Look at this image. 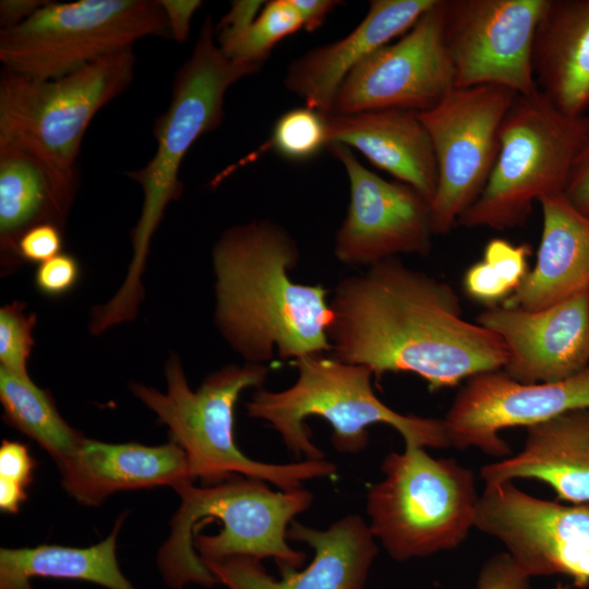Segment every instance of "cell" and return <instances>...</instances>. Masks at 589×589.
I'll return each mask as SVG.
<instances>
[{
  "mask_svg": "<svg viewBox=\"0 0 589 589\" xmlns=\"http://www.w3.org/2000/svg\"><path fill=\"white\" fill-rule=\"evenodd\" d=\"M329 305L330 356L377 378L412 373L435 392L503 369L508 359L497 335L462 317L453 287L397 257L340 279Z\"/></svg>",
  "mask_w": 589,
  "mask_h": 589,
  "instance_id": "6da1fadb",
  "label": "cell"
},
{
  "mask_svg": "<svg viewBox=\"0 0 589 589\" xmlns=\"http://www.w3.org/2000/svg\"><path fill=\"white\" fill-rule=\"evenodd\" d=\"M299 259L292 236L269 219L235 225L214 244L215 324L247 363L330 354L327 290L290 278Z\"/></svg>",
  "mask_w": 589,
  "mask_h": 589,
  "instance_id": "7a4b0ae2",
  "label": "cell"
},
{
  "mask_svg": "<svg viewBox=\"0 0 589 589\" xmlns=\"http://www.w3.org/2000/svg\"><path fill=\"white\" fill-rule=\"evenodd\" d=\"M175 490L180 506L157 556L169 587L218 584L205 560L272 557L279 570L303 565L306 555L287 543V530L293 518L311 506L310 491H273L266 481L240 474L202 488L191 480Z\"/></svg>",
  "mask_w": 589,
  "mask_h": 589,
  "instance_id": "3957f363",
  "label": "cell"
},
{
  "mask_svg": "<svg viewBox=\"0 0 589 589\" xmlns=\"http://www.w3.org/2000/svg\"><path fill=\"white\" fill-rule=\"evenodd\" d=\"M215 25L207 15L189 59L180 67L172 85L169 107L154 124L156 153L142 168L127 172L143 191L140 218L131 231L133 249L127 276L107 302L111 315L120 320L136 316L144 298L142 276L152 238L168 204L183 191L179 179L181 163L196 140L220 125L228 88L252 75L259 65L229 60L215 43Z\"/></svg>",
  "mask_w": 589,
  "mask_h": 589,
  "instance_id": "277c9868",
  "label": "cell"
},
{
  "mask_svg": "<svg viewBox=\"0 0 589 589\" xmlns=\"http://www.w3.org/2000/svg\"><path fill=\"white\" fill-rule=\"evenodd\" d=\"M271 372L266 364H230L206 376L192 390L177 356L166 363V393L131 383L132 393L153 410L170 431L171 441L185 453L192 478L207 485L240 474L269 482L281 491L302 488V482L336 473L324 459L267 464L245 456L235 441V406L240 394L262 388Z\"/></svg>",
  "mask_w": 589,
  "mask_h": 589,
  "instance_id": "5b68a950",
  "label": "cell"
},
{
  "mask_svg": "<svg viewBox=\"0 0 589 589\" xmlns=\"http://www.w3.org/2000/svg\"><path fill=\"white\" fill-rule=\"evenodd\" d=\"M291 363L298 371L297 381L279 392L256 389L247 410L249 417L267 421L297 457H324L304 422L313 416L329 422L333 446L340 453L363 450L369 443L366 429L375 423L393 426L405 444L449 446L442 419L402 414L385 405L373 390V372L369 368L330 354L302 357Z\"/></svg>",
  "mask_w": 589,
  "mask_h": 589,
  "instance_id": "8992f818",
  "label": "cell"
},
{
  "mask_svg": "<svg viewBox=\"0 0 589 589\" xmlns=\"http://www.w3.org/2000/svg\"><path fill=\"white\" fill-rule=\"evenodd\" d=\"M366 494L369 528L392 558L424 557L459 546L474 527L480 495L473 472L405 444L381 465Z\"/></svg>",
  "mask_w": 589,
  "mask_h": 589,
  "instance_id": "52a82bcc",
  "label": "cell"
},
{
  "mask_svg": "<svg viewBox=\"0 0 589 589\" xmlns=\"http://www.w3.org/2000/svg\"><path fill=\"white\" fill-rule=\"evenodd\" d=\"M589 135V117L560 110L539 89L517 95L500 130L488 182L458 224L508 229L522 225L533 203L563 194Z\"/></svg>",
  "mask_w": 589,
  "mask_h": 589,
  "instance_id": "ba28073f",
  "label": "cell"
},
{
  "mask_svg": "<svg viewBox=\"0 0 589 589\" xmlns=\"http://www.w3.org/2000/svg\"><path fill=\"white\" fill-rule=\"evenodd\" d=\"M170 35L160 0L48 1L0 29L2 69L34 80L71 74L147 36Z\"/></svg>",
  "mask_w": 589,
  "mask_h": 589,
  "instance_id": "9c48e42d",
  "label": "cell"
},
{
  "mask_svg": "<svg viewBox=\"0 0 589 589\" xmlns=\"http://www.w3.org/2000/svg\"><path fill=\"white\" fill-rule=\"evenodd\" d=\"M135 55L128 48L55 80L2 69L0 140L76 169L84 134L96 113L131 84Z\"/></svg>",
  "mask_w": 589,
  "mask_h": 589,
  "instance_id": "30bf717a",
  "label": "cell"
},
{
  "mask_svg": "<svg viewBox=\"0 0 589 589\" xmlns=\"http://www.w3.org/2000/svg\"><path fill=\"white\" fill-rule=\"evenodd\" d=\"M517 94L495 85L454 88L418 112L435 152L437 184L430 202L433 235H446L484 189L500 130Z\"/></svg>",
  "mask_w": 589,
  "mask_h": 589,
  "instance_id": "8fae6325",
  "label": "cell"
},
{
  "mask_svg": "<svg viewBox=\"0 0 589 589\" xmlns=\"http://www.w3.org/2000/svg\"><path fill=\"white\" fill-rule=\"evenodd\" d=\"M546 0H442L443 39L456 88L537 92L532 55Z\"/></svg>",
  "mask_w": 589,
  "mask_h": 589,
  "instance_id": "7c38bea8",
  "label": "cell"
},
{
  "mask_svg": "<svg viewBox=\"0 0 589 589\" xmlns=\"http://www.w3.org/2000/svg\"><path fill=\"white\" fill-rule=\"evenodd\" d=\"M474 528L502 542L528 577L564 575L589 585V503L563 505L512 481L485 483Z\"/></svg>",
  "mask_w": 589,
  "mask_h": 589,
  "instance_id": "4fadbf2b",
  "label": "cell"
},
{
  "mask_svg": "<svg viewBox=\"0 0 589 589\" xmlns=\"http://www.w3.org/2000/svg\"><path fill=\"white\" fill-rule=\"evenodd\" d=\"M455 88L443 39L442 0L397 41L369 55L345 79L332 113L389 108L422 112Z\"/></svg>",
  "mask_w": 589,
  "mask_h": 589,
  "instance_id": "5bb4252c",
  "label": "cell"
},
{
  "mask_svg": "<svg viewBox=\"0 0 589 589\" xmlns=\"http://www.w3.org/2000/svg\"><path fill=\"white\" fill-rule=\"evenodd\" d=\"M346 170L350 201L334 254L345 265L370 266L397 254L425 256L432 245L430 203L411 187L364 167L344 144L327 146Z\"/></svg>",
  "mask_w": 589,
  "mask_h": 589,
  "instance_id": "9a60e30c",
  "label": "cell"
},
{
  "mask_svg": "<svg viewBox=\"0 0 589 589\" xmlns=\"http://www.w3.org/2000/svg\"><path fill=\"white\" fill-rule=\"evenodd\" d=\"M578 409H589V365L567 378L534 384L519 383L500 369L468 378L442 420L449 446L502 457L510 454L502 430Z\"/></svg>",
  "mask_w": 589,
  "mask_h": 589,
  "instance_id": "2e32d148",
  "label": "cell"
},
{
  "mask_svg": "<svg viewBox=\"0 0 589 589\" xmlns=\"http://www.w3.org/2000/svg\"><path fill=\"white\" fill-rule=\"evenodd\" d=\"M476 323L502 339L503 371L519 383L556 382L589 365V289L542 310L486 306Z\"/></svg>",
  "mask_w": 589,
  "mask_h": 589,
  "instance_id": "e0dca14e",
  "label": "cell"
},
{
  "mask_svg": "<svg viewBox=\"0 0 589 589\" xmlns=\"http://www.w3.org/2000/svg\"><path fill=\"white\" fill-rule=\"evenodd\" d=\"M287 539L306 543L314 557L301 572L280 570V580L267 574L261 560L251 556L233 555L203 563L228 589H362L377 554L369 525L354 514L325 530L293 520Z\"/></svg>",
  "mask_w": 589,
  "mask_h": 589,
  "instance_id": "ac0fdd59",
  "label": "cell"
},
{
  "mask_svg": "<svg viewBox=\"0 0 589 589\" xmlns=\"http://www.w3.org/2000/svg\"><path fill=\"white\" fill-rule=\"evenodd\" d=\"M436 0H373L364 19L342 39L313 48L288 67L285 87L323 116L338 89L369 55L407 33Z\"/></svg>",
  "mask_w": 589,
  "mask_h": 589,
  "instance_id": "d6986e66",
  "label": "cell"
},
{
  "mask_svg": "<svg viewBox=\"0 0 589 589\" xmlns=\"http://www.w3.org/2000/svg\"><path fill=\"white\" fill-rule=\"evenodd\" d=\"M79 185V171L0 140V249L5 268L22 261L17 245L31 228L51 224L63 230Z\"/></svg>",
  "mask_w": 589,
  "mask_h": 589,
  "instance_id": "ffe728a7",
  "label": "cell"
},
{
  "mask_svg": "<svg viewBox=\"0 0 589 589\" xmlns=\"http://www.w3.org/2000/svg\"><path fill=\"white\" fill-rule=\"evenodd\" d=\"M328 145L356 148L429 203L437 184V164L430 134L413 110L389 108L325 117ZM327 145V146H328Z\"/></svg>",
  "mask_w": 589,
  "mask_h": 589,
  "instance_id": "44dd1931",
  "label": "cell"
},
{
  "mask_svg": "<svg viewBox=\"0 0 589 589\" xmlns=\"http://www.w3.org/2000/svg\"><path fill=\"white\" fill-rule=\"evenodd\" d=\"M60 471L68 494L87 506L99 505L117 491L157 485L175 489L193 479L185 453L172 441L146 446L108 444L85 437Z\"/></svg>",
  "mask_w": 589,
  "mask_h": 589,
  "instance_id": "7402d4cb",
  "label": "cell"
},
{
  "mask_svg": "<svg viewBox=\"0 0 589 589\" xmlns=\"http://www.w3.org/2000/svg\"><path fill=\"white\" fill-rule=\"evenodd\" d=\"M522 449L481 468L485 483L533 479L560 500L589 503V409L565 412L526 428Z\"/></svg>",
  "mask_w": 589,
  "mask_h": 589,
  "instance_id": "603a6c76",
  "label": "cell"
},
{
  "mask_svg": "<svg viewBox=\"0 0 589 589\" xmlns=\"http://www.w3.org/2000/svg\"><path fill=\"white\" fill-rule=\"evenodd\" d=\"M542 233L534 266L504 302L542 310L589 289V217L563 194L540 201Z\"/></svg>",
  "mask_w": 589,
  "mask_h": 589,
  "instance_id": "cb8c5ba5",
  "label": "cell"
},
{
  "mask_svg": "<svg viewBox=\"0 0 589 589\" xmlns=\"http://www.w3.org/2000/svg\"><path fill=\"white\" fill-rule=\"evenodd\" d=\"M532 64L539 91L565 113L582 116L589 107V0H546Z\"/></svg>",
  "mask_w": 589,
  "mask_h": 589,
  "instance_id": "d4e9b609",
  "label": "cell"
},
{
  "mask_svg": "<svg viewBox=\"0 0 589 589\" xmlns=\"http://www.w3.org/2000/svg\"><path fill=\"white\" fill-rule=\"evenodd\" d=\"M121 517L112 532L88 548L43 544L35 548L0 550V589H32L36 577L76 579L107 589H136L121 572L117 554V536Z\"/></svg>",
  "mask_w": 589,
  "mask_h": 589,
  "instance_id": "484cf974",
  "label": "cell"
},
{
  "mask_svg": "<svg viewBox=\"0 0 589 589\" xmlns=\"http://www.w3.org/2000/svg\"><path fill=\"white\" fill-rule=\"evenodd\" d=\"M0 401L3 419L37 442L59 469L85 438L60 416L49 392L29 378L0 366Z\"/></svg>",
  "mask_w": 589,
  "mask_h": 589,
  "instance_id": "4316f807",
  "label": "cell"
},
{
  "mask_svg": "<svg viewBox=\"0 0 589 589\" xmlns=\"http://www.w3.org/2000/svg\"><path fill=\"white\" fill-rule=\"evenodd\" d=\"M301 27V17L290 0H272L265 2L249 26L215 32V35L220 51L229 60L262 67L275 45Z\"/></svg>",
  "mask_w": 589,
  "mask_h": 589,
  "instance_id": "83f0119b",
  "label": "cell"
},
{
  "mask_svg": "<svg viewBox=\"0 0 589 589\" xmlns=\"http://www.w3.org/2000/svg\"><path fill=\"white\" fill-rule=\"evenodd\" d=\"M325 117L306 106L290 109L277 119L268 145L287 159H310L328 145Z\"/></svg>",
  "mask_w": 589,
  "mask_h": 589,
  "instance_id": "f1b7e54d",
  "label": "cell"
},
{
  "mask_svg": "<svg viewBox=\"0 0 589 589\" xmlns=\"http://www.w3.org/2000/svg\"><path fill=\"white\" fill-rule=\"evenodd\" d=\"M34 314L26 315L24 304L12 302L0 310V366L27 376L26 363L34 340Z\"/></svg>",
  "mask_w": 589,
  "mask_h": 589,
  "instance_id": "f546056e",
  "label": "cell"
},
{
  "mask_svg": "<svg viewBox=\"0 0 589 589\" xmlns=\"http://www.w3.org/2000/svg\"><path fill=\"white\" fill-rule=\"evenodd\" d=\"M35 460L27 447L4 440L0 447V508L15 514L26 498L25 488L32 482Z\"/></svg>",
  "mask_w": 589,
  "mask_h": 589,
  "instance_id": "4dcf8cb0",
  "label": "cell"
},
{
  "mask_svg": "<svg viewBox=\"0 0 589 589\" xmlns=\"http://www.w3.org/2000/svg\"><path fill=\"white\" fill-rule=\"evenodd\" d=\"M527 244H514L506 239L493 238L483 250V261L510 287L513 293L529 273Z\"/></svg>",
  "mask_w": 589,
  "mask_h": 589,
  "instance_id": "1f68e13d",
  "label": "cell"
},
{
  "mask_svg": "<svg viewBox=\"0 0 589 589\" xmlns=\"http://www.w3.org/2000/svg\"><path fill=\"white\" fill-rule=\"evenodd\" d=\"M79 277L77 260L68 253H60L38 265L35 272V285L48 297H60L73 289Z\"/></svg>",
  "mask_w": 589,
  "mask_h": 589,
  "instance_id": "d6a6232c",
  "label": "cell"
},
{
  "mask_svg": "<svg viewBox=\"0 0 589 589\" xmlns=\"http://www.w3.org/2000/svg\"><path fill=\"white\" fill-rule=\"evenodd\" d=\"M462 284L471 299L486 306L498 305L513 294L510 287L483 260L467 268Z\"/></svg>",
  "mask_w": 589,
  "mask_h": 589,
  "instance_id": "836d02e7",
  "label": "cell"
},
{
  "mask_svg": "<svg viewBox=\"0 0 589 589\" xmlns=\"http://www.w3.org/2000/svg\"><path fill=\"white\" fill-rule=\"evenodd\" d=\"M528 577L507 552L491 556L480 569L477 589H531Z\"/></svg>",
  "mask_w": 589,
  "mask_h": 589,
  "instance_id": "e575fe53",
  "label": "cell"
},
{
  "mask_svg": "<svg viewBox=\"0 0 589 589\" xmlns=\"http://www.w3.org/2000/svg\"><path fill=\"white\" fill-rule=\"evenodd\" d=\"M62 229L43 224L27 230L19 241L21 261L43 263L61 253Z\"/></svg>",
  "mask_w": 589,
  "mask_h": 589,
  "instance_id": "d590c367",
  "label": "cell"
},
{
  "mask_svg": "<svg viewBox=\"0 0 589 589\" xmlns=\"http://www.w3.org/2000/svg\"><path fill=\"white\" fill-rule=\"evenodd\" d=\"M563 195L577 211L589 217V135L575 160Z\"/></svg>",
  "mask_w": 589,
  "mask_h": 589,
  "instance_id": "8d00e7d4",
  "label": "cell"
},
{
  "mask_svg": "<svg viewBox=\"0 0 589 589\" xmlns=\"http://www.w3.org/2000/svg\"><path fill=\"white\" fill-rule=\"evenodd\" d=\"M166 14L170 36L178 43L189 39L191 19L202 5L200 0H160Z\"/></svg>",
  "mask_w": 589,
  "mask_h": 589,
  "instance_id": "74e56055",
  "label": "cell"
},
{
  "mask_svg": "<svg viewBox=\"0 0 589 589\" xmlns=\"http://www.w3.org/2000/svg\"><path fill=\"white\" fill-rule=\"evenodd\" d=\"M265 2L257 0L232 1L229 11L215 25V32L242 29L260 15Z\"/></svg>",
  "mask_w": 589,
  "mask_h": 589,
  "instance_id": "f35d334b",
  "label": "cell"
},
{
  "mask_svg": "<svg viewBox=\"0 0 589 589\" xmlns=\"http://www.w3.org/2000/svg\"><path fill=\"white\" fill-rule=\"evenodd\" d=\"M47 2V0H1V29L13 28L24 23Z\"/></svg>",
  "mask_w": 589,
  "mask_h": 589,
  "instance_id": "ab89813d",
  "label": "cell"
},
{
  "mask_svg": "<svg viewBox=\"0 0 589 589\" xmlns=\"http://www.w3.org/2000/svg\"><path fill=\"white\" fill-rule=\"evenodd\" d=\"M298 11L302 27L308 32H314L326 20L327 15L344 2L336 0H290Z\"/></svg>",
  "mask_w": 589,
  "mask_h": 589,
  "instance_id": "60d3db41",
  "label": "cell"
}]
</instances>
